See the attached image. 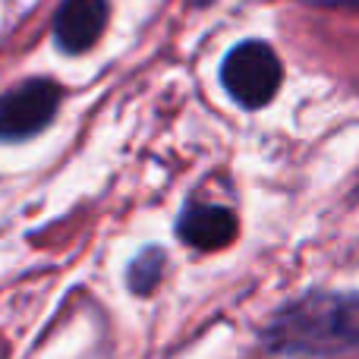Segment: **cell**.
I'll return each instance as SVG.
<instances>
[{"label": "cell", "mask_w": 359, "mask_h": 359, "mask_svg": "<svg viewBox=\"0 0 359 359\" xmlns=\"http://www.w3.org/2000/svg\"><path fill=\"white\" fill-rule=\"evenodd\" d=\"M268 350L284 356L359 353V293L309 290L284 303L262 331Z\"/></svg>", "instance_id": "cell-1"}, {"label": "cell", "mask_w": 359, "mask_h": 359, "mask_svg": "<svg viewBox=\"0 0 359 359\" xmlns=\"http://www.w3.org/2000/svg\"><path fill=\"white\" fill-rule=\"evenodd\" d=\"M284 69L265 41H240L221 63V86L246 111H259L278 95Z\"/></svg>", "instance_id": "cell-2"}, {"label": "cell", "mask_w": 359, "mask_h": 359, "mask_svg": "<svg viewBox=\"0 0 359 359\" xmlns=\"http://www.w3.org/2000/svg\"><path fill=\"white\" fill-rule=\"evenodd\" d=\"M60 88L50 79H29L0 98V142L32 139L57 117Z\"/></svg>", "instance_id": "cell-3"}, {"label": "cell", "mask_w": 359, "mask_h": 359, "mask_svg": "<svg viewBox=\"0 0 359 359\" xmlns=\"http://www.w3.org/2000/svg\"><path fill=\"white\" fill-rule=\"evenodd\" d=\"M177 236L198 252H217L236 240V217L224 205L189 202L177 221Z\"/></svg>", "instance_id": "cell-4"}, {"label": "cell", "mask_w": 359, "mask_h": 359, "mask_svg": "<svg viewBox=\"0 0 359 359\" xmlns=\"http://www.w3.org/2000/svg\"><path fill=\"white\" fill-rule=\"evenodd\" d=\"M107 25V0H63L54 13V41L67 54H86Z\"/></svg>", "instance_id": "cell-5"}, {"label": "cell", "mask_w": 359, "mask_h": 359, "mask_svg": "<svg viewBox=\"0 0 359 359\" xmlns=\"http://www.w3.org/2000/svg\"><path fill=\"white\" fill-rule=\"evenodd\" d=\"M164 274V249L151 246V249H142L136 255V262L130 265V290L133 293H151L158 287Z\"/></svg>", "instance_id": "cell-6"}, {"label": "cell", "mask_w": 359, "mask_h": 359, "mask_svg": "<svg viewBox=\"0 0 359 359\" xmlns=\"http://www.w3.org/2000/svg\"><path fill=\"white\" fill-rule=\"evenodd\" d=\"M303 4H312V6H356L359 10V0H303Z\"/></svg>", "instance_id": "cell-7"}]
</instances>
